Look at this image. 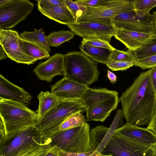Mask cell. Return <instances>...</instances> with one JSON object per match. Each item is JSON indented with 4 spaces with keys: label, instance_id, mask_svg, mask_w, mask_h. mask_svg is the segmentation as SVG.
Masks as SVG:
<instances>
[{
    "label": "cell",
    "instance_id": "1",
    "mask_svg": "<svg viewBox=\"0 0 156 156\" xmlns=\"http://www.w3.org/2000/svg\"><path fill=\"white\" fill-rule=\"evenodd\" d=\"M151 72L150 69L140 73L119 98L126 124L148 126L156 112V92Z\"/></svg>",
    "mask_w": 156,
    "mask_h": 156
},
{
    "label": "cell",
    "instance_id": "2",
    "mask_svg": "<svg viewBox=\"0 0 156 156\" xmlns=\"http://www.w3.org/2000/svg\"><path fill=\"white\" fill-rule=\"evenodd\" d=\"M1 139L35 125L37 112L25 105L12 100L0 99Z\"/></svg>",
    "mask_w": 156,
    "mask_h": 156
},
{
    "label": "cell",
    "instance_id": "3",
    "mask_svg": "<svg viewBox=\"0 0 156 156\" xmlns=\"http://www.w3.org/2000/svg\"><path fill=\"white\" fill-rule=\"evenodd\" d=\"M80 101L86 108V122H104L119 103L118 92L106 88H89Z\"/></svg>",
    "mask_w": 156,
    "mask_h": 156
},
{
    "label": "cell",
    "instance_id": "4",
    "mask_svg": "<svg viewBox=\"0 0 156 156\" xmlns=\"http://www.w3.org/2000/svg\"><path fill=\"white\" fill-rule=\"evenodd\" d=\"M64 57L63 77L88 86L98 79L97 63L81 51L69 52Z\"/></svg>",
    "mask_w": 156,
    "mask_h": 156
},
{
    "label": "cell",
    "instance_id": "5",
    "mask_svg": "<svg viewBox=\"0 0 156 156\" xmlns=\"http://www.w3.org/2000/svg\"><path fill=\"white\" fill-rule=\"evenodd\" d=\"M90 127L86 122L83 126L55 132L48 138L50 144L66 152L84 153L90 148Z\"/></svg>",
    "mask_w": 156,
    "mask_h": 156
},
{
    "label": "cell",
    "instance_id": "6",
    "mask_svg": "<svg viewBox=\"0 0 156 156\" xmlns=\"http://www.w3.org/2000/svg\"><path fill=\"white\" fill-rule=\"evenodd\" d=\"M48 140L35 125L32 126L1 138L0 156H17L22 151L31 146L43 144Z\"/></svg>",
    "mask_w": 156,
    "mask_h": 156
},
{
    "label": "cell",
    "instance_id": "7",
    "mask_svg": "<svg viewBox=\"0 0 156 156\" xmlns=\"http://www.w3.org/2000/svg\"><path fill=\"white\" fill-rule=\"evenodd\" d=\"M86 108L80 100H59L57 107L48 113L35 126L44 137H48L66 120L79 112L82 114Z\"/></svg>",
    "mask_w": 156,
    "mask_h": 156
},
{
    "label": "cell",
    "instance_id": "8",
    "mask_svg": "<svg viewBox=\"0 0 156 156\" xmlns=\"http://www.w3.org/2000/svg\"><path fill=\"white\" fill-rule=\"evenodd\" d=\"M131 1L104 0L87 10L76 18V23L99 22L113 23L112 20L119 13L133 10Z\"/></svg>",
    "mask_w": 156,
    "mask_h": 156
},
{
    "label": "cell",
    "instance_id": "9",
    "mask_svg": "<svg viewBox=\"0 0 156 156\" xmlns=\"http://www.w3.org/2000/svg\"><path fill=\"white\" fill-rule=\"evenodd\" d=\"M34 6L28 0H7L0 4V29L15 27L27 17Z\"/></svg>",
    "mask_w": 156,
    "mask_h": 156
},
{
    "label": "cell",
    "instance_id": "10",
    "mask_svg": "<svg viewBox=\"0 0 156 156\" xmlns=\"http://www.w3.org/2000/svg\"><path fill=\"white\" fill-rule=\"evenodd\" d=\"M152 147L148 148L136 144L114 132L101 154L113 156H152Z\"/></svg>",
    "mask_w": 156,
    "mask_h": 156
},
{
    "label": "cell",
    "instance_id": "11",
    "mask_svg": "<svg viewBox=\"0 0 156 156\" xmlns=\"http://www.w3.org/2000/svg\"><path fill=\"white\" fill-rule=\"evenodd\" d=\"M154 16L150 13L145 16L137 15L134 9L122 12L112 20L117 29L142 33H155L154 25Z\"/></svg>",
    "mask_w": 156,
    "mask_h": 156
},
{
    "label": "cell",
    "instance_id": "12",
    "mask_svg": "<svg viewBox=\"0 0 156 156\" xmlns=\"http://www.w3.org/2000/svg\"><path fill=\"white\" fill-rule=\"evenodd\" d=\"M66 25L74 34L83 38H98L109 42L117 30L113 23L85 22Z\"/></svg>",
    "mask_w": 156,
    "mask_h": 156
},
{
    "label": "cell",
    "instance_id": "13",
    "mask_svg": "<svg viewBox=\"0 0 156 156\" xmlns=\"http://www.w3.org/2000/svg\"><path fill=\"white\" fill-rule=\"evenodd\" d=\"M18 32L11 29H0V45L5 51L7 56L17 63L28 65L36 61L27 55L21 48Z\"/></svg>",
    "mask_w": 156,
    "mask_h": 156
},
{
    "label": "cell",
    "instance_id": "14",
    "mask_svg": "<svg viewBox=\"0 0 156 156\" xmlns=\"http://www.w3.org/2000/svg\"><path fill=\"white\" fill-rule=\"evenodd\" d=\"M114 133L136 144L152 148L156 144V134L147 128L126 124Z\"/></svg>",
    "mask_w": 156,
    "mask_h": 156
},
{
    "label": "cell",
    "instance_id": "15",
    "mask_svg": "<svg viewBox=\"0 0 156 156\" xmlns=\"http://www.w3.org/2000/svg\"><path fill=\"white\" fill-rule=\"evenodd\" d=\"M51 92L59 100H80L88 86L81 84L63 77L51 86Z\"/></svg>",
    "mask_w": 156,
    "mask_h": 156
},
{
    "label": "cell",
    "instance_id": "16",
    "mask_svg": "<svg viewBox=\"0 0 156 156\" xmlns=\"http://www.w3.org/2000/svg\"><path fill=\"white\" fill-rule=\"evenodd\" d=\"M115 38L123 44L129 51H133L156 40L155 33H142L117 29Z\"/></svg>",
    "mask_w": 156,
    "mask_h": 156
},
{
    "label": "cell",
    "instance_id": "17",
    "mask_svg": "<svg viewBox=\"0 0 156 156\" xmlns=\"http://www.w3.org/2000/svg\"><path fill=\"white\" fill-rule=\"evenodd\" d=\"M64 55L55 53L47 60L41 62L34 70L40 80L48 82H51L56 76L64 75Z\"/></svg>",
    "mask_w": 156,
    "mask_h": 156
},
{
    "label": "cell",
    "instance_id": "18",
    "mask_svg": "<svg viewBox=\"0 0 156 156\" xmlns=\"http://www.w3.org/2000/svg\"><path fill=\"white\" fill-rule=\"evenodd\" d=\"M37 1L38 10L48 18L66 25L76 23V19L68 8L55 5L47 0H39Z\"/></svg>",
    "mask_w": 156,
    "mask_h": 156
},
{
    "label": "cell",
    "instance_id": "19",
    "mask_svg": "<svg viewBox=\"0 0 156 156\" xmlns=\"http://www.w3.org/2000/svg\"><path fill=\"white\" fill-rule=\"evenodd\" d=\"M30 94L23 88L10 82L0 75V98L12 100L27 105L31 100Z\"/></svg>",
    "mask_w": 156,
    "mask_h": 156
},
{
    "label": "cell",
    "instance_id": "20",
    "mask_svg": "<svg viewBox=\"0 0 156 156\" xmlns=\"http://www.w3.org/2000/svg\"><path fill=\"white\" fill-rule=\"evenodd\" d=\"M37 98L39 103L37 111V119L36 123L41 120L48 113L57 107L59 102V99L48 91H41Z\"/></svg>",
    "mask_w": 156,
    "mask_h": 156
},
{
    "label": "cell",
    "instance_id": "21",
    "mask_svg": "<svg viewBox=\"0 0 156 156\" xmlns=\"http://www.w3.org/2000/svg\"><path fill=\"white\" fill-rule=\"evenodd\" d=\"M81 52L97 63L106 65L109 61L112 51L87 44H82L79 46Z\"/></svg>",
    "mask_w": 156,
    "mask_h": 156
},
{
    "label": "cell",
    "instance_id": "22",
    "mask_svg": "<svg viewBox=\"0 0 156 156\" xmlns=\"http://www.w3.org/2000/svg\"><path fill=\"white\" fill-rule=\"evenodd\" d=\"M20 45L23 51L36 61L38 60L48 58L50 52L41 45L34 42L19 39Z\"/></svg>",
    "mask_w": 156,
    "mask_h": 156
},
{
    "label": "cell",
    "instance_id": "23",
    "mask_svg": "<svg viewBox=\"0 0 156 156\" xmlns=\"http://www.w3.org/2000/svg\"><path fill=\"white\" fill-rule=\"evenodd\" d=\"M20 38L36 43L51 52L50 47L48 43L47 37L42 28L33 31H25L19 34Z\"/></svg>",
    "mask_w": 156,
    "mask_h": 156
},
{
    "label": "cell",
    "instance_id": "24",
    "mask_svg": "<svg viewBox=\"0 0 156 156\" xmlns=\"http://www.w3.org/2000/svg\"><path fill=\"white\" fill-rule=\"evenodd\" d=\"M109 128L99 125L93 128L90 132V151H96L105 138Z\"/></svg>",
    "mask_w": 156,
    "mask_h": 156
},
{
    "label": "cell",
    "instance_id": "25",
    "mask_svg": "<svg viewBox=\"0 0 156 156\" xmlns=\"http://www.w3.org/2000/svg\"><path fill=\"white\" fill-rule=\"evenodd\" d=\"M74 35L72 31L62 30L51 32L47 37L50 47H57L63 43L73 38Z\"/></svg>",
    "mask_w": 156,
    "mask_h": 156
},
{
    "label": "cell",
    "instance_id": "26",
    "mask_svg": "<svg viewBox=\"0 0 156 156\" xmlns=\"http://www.w3.org/2000/svg\"><path fill=\"white\" fill-rule=\"evenodd\" d=\"M86 122V119L82 113L80 112H76L63 122L48 138L51 134L57 131L83 126Z\"/></svg>",
    "mask_w": 156,
    "mask_h": 156
},
{
    "label": "cell",
    "instance_id": "27",
    "mask_svg": "<svg viewBox=\"0 0 156 156\" xmlns=\"http://www.w3.org/2000/svg\"><path fill=\"white\" fill-rule=\"evenodd\" d=\"M131 1L135 13L141 16L150 13V10L156 7V0H133Z\"/></svg>",
    "mask_w": 156,
    "mask_h": 156
},
{
    "label": "cell",
    "instance_id": "28",
    "mask_svg": "<svg viewBox=\"0 0 156 156\" xmlns=\"http://www.w3.org/2000/svg\"><path fill=\"white\" fill-rule=\"evenodd\" d=\"M133 53L136 59H142L156 55V40L133 51Z\"/></svg>",
    "mask_w": 156,
    "mask_h": 156
},
{
    "label": "cell",
    "instance_id": "29",
    "mask_svg": "<svg viewBox=\"0 0 156 156\" xmlns=\"http://www.w3.org/2000/svg\"><path fill=\"white\" fill-rule=\"evenodd\" d=\"M136 60L133 52L124 51L115 48L112 51L109 61L134 62Z\"/></svg>",
    "mask_w": 156,
    "mask_h": 156
},
{
    "label": "cell",
    "instance_id": "30",
    "mask_svg": "<svg viewBox=\"0 0 156 156\" xmlns=\"http://www.w3.org/2000/svg\"><path fill=\"white\" fill-rule=\"evenodd\" d=\"M82 44H87L97 47L107 48L113 51L115 49L108 41L98 38H83Z\"/></svg>",
    "mask_w": 156,
    "mask_h": 156
},
{
    "label": "cell",
    "instance_id": "31",
    "mask_svg": "<svg viewBox=\"0 0 156 156\" xmlns=\"http://www.w3.org/2000/svg\"><path fill=\"white\" fill-rule=\"evenodd\" d=\"M134 65L140 67L143 70L151 69L156 66V55L142 59H136Z\"/></svg>",
    "mask_w": 156,
    "mask_h": 156
},
{
    "label": "cell",
    "instance_id": "32",
    "mask_svg": "<svg viewBox=\"0 0 156 156\" xmlns=\"http://www.w3.org/2000/svg\"><path fill=\"white\" fill-rule=\"evenodd\" d=\"M67 8L76 19L87 9V8L77 3L75 1L64 0Z\"/></svg>",
    "mask_w": 156,
    "mask_h": 156
},
{
    "label": "cell",
    "instance_id": "33",
    "mask_svg": "<svg viewBox=\"0 0 156 156\" xmlns=\"http://www.w3.org/2000/svg\"><path fill=\"white\" fill-rule=\"evenodd\" d=\"M134 62L109 61L106 65L112 71H125L133 66Z\"/></svg>",
    "mask_w": 156,
    "mask_h": 156
},
{
    "label": "cell",
    "instance_id": "34",
    "mask_svg": "<svg viewBox=\"0 0 156 156\" xmlns=\"http://www.w3.org/2000/svg\"><path fill=\"white\" fill-rule=\"evenodd\" d=\"M50 140L41 144L29 147L21 151L17 156H33L41 151L47 144L50 143Z\"/></svg>",
    "mask_w": 156,
    "mask_h": 156
},
{
    "label": "cell",
    "instance_id": "35",
    "mask_svg": "<svg viewBox=\"0 0 156 156\" xmlns=\"http://www.w3.org/2000/svg\"><path fill=\"white\" fill-rule=\"evenodd\" d=\"M97 151H89L84 153L66 152L61 151L60 156H101Z\"/></svg>",
    "mask_w": 156,
    "mask_h": 156
},
{
    "label": "cell",
    "instance_id": "36",
    "mask_svg": "<svg viewBox=\"0 0 156 156\" xmlns=\"http://www.w3.org/2000/svg\"><path fill=\"white\" fill-rule=\"evenodd\" d=\"M104 0H78L75 1L81 5L87 8L94 7Z\"/></svg>",
    "mask_w": 156,
    "mask_h": 156
},
{
    "label": "cell",
    "instance_id": "37",
    "mask_svg": "<svg viewBox=\"0 0 156 156\" xmlns=\"http://www.w3.org/2000/svg\"><path fill=\"white\" fill-rule=\"evenodd\" d=\"M61 150L57 146H54L44 156H60Z\"/></svg>",
    "mask_w": 156,
    "mask_h": 156
},
{
    "label": "cell",
    "instance_id": "38",
    "mask_svg": "<svg viewBox=\"0 0 156 156\" xmlns=\"http://www.w3.org/2000/svg\"><path fill=\"white\" fill-rule=\"evenodd\" d=\"M147 128L156 134V112Z\"/></svg>",
    "mask_w": 156,
    "mask_h": 156
},
{
    "label": "cell",
    "instance_id": "39",
    "mask_svg": "<svg viewBox=\"0 0 156 156\" xmlns=\"http://www.w3.org/2000/svg\"><path fill=\"white\" fill-rule=\"evenodd\" d=\"M151 69V79L154 88L156 92V66Z\"/></svg>",
    "mask_w": 156,
    "mask_h": 156
},
{
    "label": "cell",
    "instance_id": "40",
    "mask_svg": "<svg viewBox=\"0 0 156 156\" xmlns=\"http://www.w3.org/2000/svg\"><path fill=\"white\" fill-rule=\"evenodd\" d=\"M51 4L61 7L67 8L64 0H47Z\"/></svg>",
    "mask_w": 156,
    "mask_h": 156
},
{
    "label": "cell",
    "instance_id": "41",
    "mask_svg": "<svg viewBox=\"0 0 156 156\" xmlns=\"http://www.w3.org/2000/svg\"><path fill=\"white\" fill-rule=\"evenodd\" d=\"M53 146L50 143H49L46 145L41 151L33 156H44L47 152Z\"/></svg>",
    "mask_w": 156,
    "mask_h": 156
},
{
    "label": "cell",
    "instance_id": "42",
    "mask_svg": "<svg viewBox=\"0 0 156 156\" xmlns=\"http://www.w3.org/2000/svg\"><path fill=\"white\" fill-rule=\"evenodd\" d=\"M107 76L111 83L113 84L116 83L117 81V77L114 73L108 70Z\"/></svg>",
    "mask_w": 156,
    "mask_h": 156
},
{
    "label": "cell",
    "instance_id": "43",
    "mask_svg": "<svg viewBox=\"0 0 156 156\" xmlns=\"http://www.w3.org/2000/svg\"><path fill=\"white\" fill-rule=\"evenodd\" d=\"M6 54L3 49L0 45V60L7 58Z\"/></svg>",
    "mask_w": 156,
    "mask_h": 156
},
{
    "label": "cell",
    "instance_id": "44",
    "mask_svg": "<svg viewBox=\"0 0 156 156\" xmlns=\"http://www.w3.org/2000/svg\"><path fill=\"white\" fill-rule=\"evenodd\" d=\"M153 15L154 16V25L155 32L156 33V11L153 12Z\"/></svg>",
    "mask_w": 156,
    "mask_h": 156
},
{
    "label": "cell",
    "instance_id": "45",
    "mask_svg": "<svg viewBox=\"0 0 156 156\" xmlns=\"http://www.w3.org/2000/svg\"><path fill=\"white\" fill-rule=\"evenodd\" d=\"M152 156H156V144L153 147Z\"/></svg>",
    "mask_w": 156,
    "mask_h": 156
},
{
    "label": "cell",
    "instance_id": "46",
    "mask_svg": "<svg viewBox=\"0 0 156 156\" xmlns=\"http://www.w3.org/2000/svg\"><path fill=\"white\" fill-rule=\"evenodd\" d=\"M101 156H113L112 155H102Z\"/></svg>",
    "mask_w": 156,
    "mask_h": 156
}]
</instances>
